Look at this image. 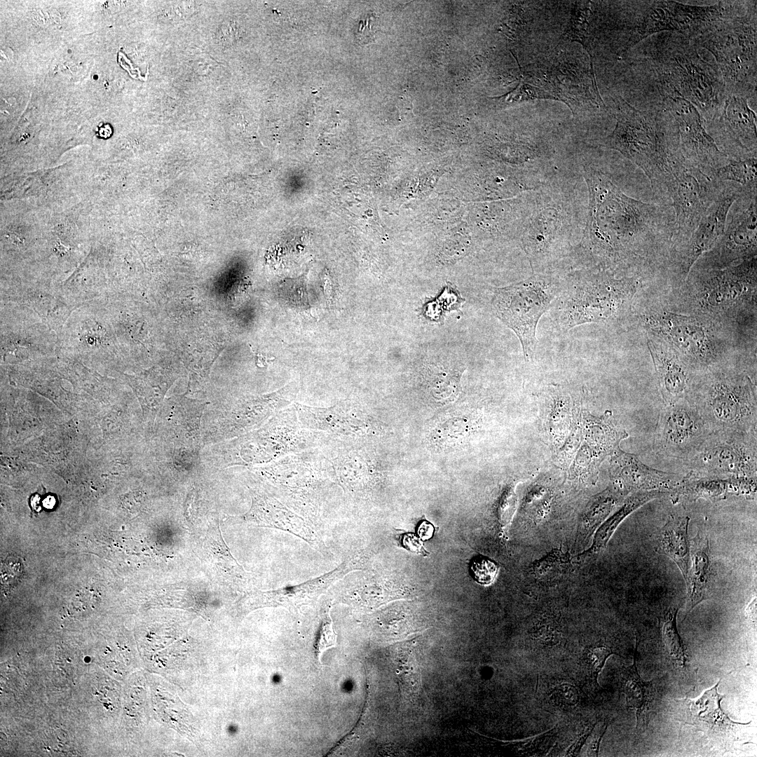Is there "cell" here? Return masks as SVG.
Returning a JSON list of instances; mask_svg holds the SVG:
<instances>
[{
	"label": "cell",
	"instance_id": "obj_1",
	"mask_svg": "<svg viewBox=\"0 0 757 757\" xmlns=\"http://www.w3.org/2000/svg\"><path fill=\"white\" fill-rule=\"evenodd\" d=\"M586 179L591 194L589 237L603 255L633 253L655 242L674 240L671 205L627 196L600 171H587Z\"/></svg>",
	"mask_w": 757,
	"mask_h": 757
},
{
	"label": "cell",
	"instance_id": "obj_2",
	"mask_svg": "<svg viewBox=\"0 0 757 757\" xmlns=\"http://www.w3.org/2000/svg\"><path fill=\"white\" fill-rule=\"evenodd\" d=\"M616 124L602 145L618 151L638 166L649 179L653 197L667 204L672 170L683 156L674 121L664 111H641L615 96Z\"/></svg>",
	"mask_w": 757,
	"mask_h": 757
},
{
	"label": "cell",
	"instance_id": "obj_3",
	"mask_svg": "<svg viewBox=\"0 0 757 757\" xmlns=\"http://www.w3.org/2000/svg\"><path fill=\"white\" fill-rule=\"evenodd\" d=\"M659 83V92L675 94L692 103L703 118L720 115L728 96L712 55L692 39L675 32L656 36L645 50Z\"/></svg>",
	"mask_w": 757,
	"mask_h": 757
},
{
	"label": "cell",
	"instance_id": "obj_4",
	"mask_svg": "<svg viewBox=\"0 0 757 757\" xmlns=\"http://www.w3.org/2000/svg\"><path fill=\"white\" fill-rule=\"evenodd\" d=\"M756 1H735L692 40L714 57L728 95L756 97Z\"/></svg>",
	"mask_w": 757,
	"mask_h": 757
},
{
	"label": "cell",
	"instance_id": "obj_5",
	"mask_svg": "<svg viewBox=\"0 0 757 757\" xmlns=\"http://www.w3.org/2000/svg\"><path fill=\"white\" fill-rule=\"evenodd\" d=\"M562 287L563 283L554 278L536 275L494 292L492 306L495 313L519 338L526 361L535 353L538 321Z\"/></svg>",
	"mask_w": 757,
	"mask_h": 757
},
{
	"label": "cell",
	"instance_id": "obj_6",
	"mask_svg": "<svg viewBox=\"0 0 757 757\" xmlns=\"http://www.w3.org/2000/svg\"><path fill=\"white\" fill-rule=\"evenodd\" d=\"M731 1L694 6L673 1H637L636 14L628 23L625 50L662 32H675L693 39L710 24L725 15Z\"/></svg>",
	"mask_w": 757,
	"mask_h": 757
},
{
	"label": "cell",
	"instance_id": "obj_7",
	"mask_svg": "<svg viewBox=\"0 0 757 757\" xmlns=\"http://www.w3.org/2000/svg\"><path fill=\"white\" fill-rule=\"evenodd\" d=\"M672 177L667 198L675 216L674 240L686 241L728 182L707 175L685 158L674 165Z\"/></svg>",
	"mask_w": 757,
	"mask_h": 757
},
{
	"label": "cell",
	"instance_id": "obj_8",
	"mask_svg": "<svg viewBox=\"0 0 757 757\" xmlns=\"http://www.w3.org/2000/svg\"><path fill=\"white\" fill-rule=\"evenodd\" d=\"M660 95L663 107L674 121L683 156L711 177L715 170L730 159L709 134L704 118L692 103L673 93L660 92Z\"/></svg>",
	"mask_w": 757,
	"mask_h": 757
},
{
	"label": "cell",
	"instance_id": "obj_9",
	"mask_svg": "<svg viewBox=\"0 0 757 757\" xmlns=\"http://www.w3.org/2000/svg\"><path fill=\"white\" fill-rule=\"evenodd\" d=\"M611 284L581 278L564 284L557 297L554 316L562 331L608 318L615 311L620 298Z\"/></svg>",
	"mask_w": 757,
	"mask_h": 757
},
{
	"label": "cell",
	"instance_id": "obj_10",
	"mask_svg": "<svg viewBox=\"0 0 757 757\" xmlns=\"http://www.w3.org/2000/svg\"><path fill=\"white\" fill-rule=\"evenodd\" d=\"M697 409L706 424L719 432L747 433L756 425V398L746 385L718 383Z\"/></svg>",
	"mask_w": 757,
	"mask_h": 757
},
{
	"label": "cell",
	"instance_id": "obj_11",
	"mask_svg": "<svg viewBox=\"0 0 757 757\" xmlns=\"http://www.w3.org/2000/svg\"><path fill=\"white\" fill-rule=\"evenodd\" d=\"M707 438L694 453L693 465L704 472L730 475L733 477H751L756 472V455L753 443L746 433L721 432Z\"/></svg>",
	"mask_w": 757,
	"mask_h": 757
},
{
	"label": "cell",
	"instance_id": "obj_12",
	"mask_svg": "<svg viewBox=\"0 0 757 757\" xmlns=\"http://www.w3.org/2000/svg\"><path fill=\"white\" fill-rule=\"evenodd\" d=\"M720 681L697 700H674V714L676 719L694 725L711 740L729 744L737 739V731L749 723L732 721L723 712L721 702L725 695L718 693Z\"/></svg>",
	"mask_w": 757,
	"mask_h": 757
},
{
	"label": "cell",
	"instance_id": "obj_13",
	"mask_svg": "<svg viewBox=\"0 0 757 757\" xmlns=\"http://www.w3.org/2000/svg\"><path fill=\"white\" fill-rule=\"evenodd\" d=\"M707 427L698 410L678 402L664 410L657 427L659 448L674 456L693 454L707 438Z\"/></svg>",
	"mask_w": 757,
	"mask_h": 757
},
{
	"label": "cell",
	"instance_id": "obj_14",
	"mask_svg": "<svg viewBox=\"0 0 757 757\" xmlns=\"http://www.w3.org/2000/svg\"><path fill=\"white\" fill-rule=\"evenodd\" d=\"M714 122L719 125V136L730 160L756 158V116L750 109L747 98L728 95L722 111Z\"/></svg>",
	"mask_w": 757,
	"mask_h": 757
},
{
	"label": "cell",
	"instance_id": "obj_15",
	"mask_svg": "<svg viewBox=\"0 0 757 757\" xmlns=\"http://www.w3.org/2000/svg\"><path fill=\"white\" fill-rule=\"evenodd\" d=\"M297 388L296 382L289 383L275 392L245 399L227 409L219 421L222 437L240 435L261 424L291 403Z\"/></svg>",
	"mask_w": 757,
	"mask_h": 757
},
{
	"label": "cell",
	"instance_id": "obj_16",
	"mask_svg": "<svg viewBox=\"0 0 757 757\" xmlns=\"http://www.w3.org/2000/svg\"><path fill=\"white\" fill-rule=\"evenodd\" d=\"M247 519L258 525L278 528L294 535L323 556L332 557L331 552L319 534L315 525L275 498L255 494L252 498V506L247 514Z\"/></svg>",
	"mask_w": 757,
	"mask_h": 757
},
{
	"label": "cell",
	"instance_id": "obj_17",
	"mask_svg": "<svg viewBox=\"0 0 757 757\" xmlns=\"http://www.w3.org/2000/svg\"><path fill=\"white\" fill-rule=\"evenodd\" d=\"M743 191L740 185L728 182L721 195L707 210L697 226L685 241L686 251L682 268L688 273L695 262L711 249L723 235L727 216L732 203Z\"/></svg>",
	"mask_w": 757,
	"mask_h": 757
},
{
	"label": "cell",
	"instance_id": "obj_18",
	"mask_svg": "<svg viewBox=\"0 0 757 757\" xmlns=\"http://www.w3.org/2000/svg\"><path fill=\"white\" fill-rule=\"evenodd\" d=\"M757 189H744L731 205L724 232L718 242L725 254L738 257L756 250ZM717 242V243H718Z\"/></svg>",
	"mask_w": 757,
	"mask_h": 757
},
{
	"label": "cell",
	"instance_id": "obj_19",
	"mask_svg": "<svg viewBox=\"0 0 757 757\" xmlns=\"http://www.w3.org/2000/svg\"><path fill=\"white\" fill-rule=\"evenodd\" d=\"M365 552L354 553L334 569L306 582L284 587L276 590L261 592L255 596L261 601L289 606L310 601L325 593L350 572L363 567L367 561Z\"/></svg>",
	"mask_w": 757,
	"mask_h": 757
},
{
	"label": "cell",
	"instance_id": "obj_20",
	"mask_svg": "<svg viewBox=\"0 0 757 757\" xmlns=\"http://www.w3.org/2000/svg\"><path fill=\"white\" fill-rule=\"evenodd\" d=\"M301 425L306 428L343 436H360L370 430L369 420L359 411L343 404L315 407L294 404Z\"/></svg>",
	"mask_w": 757,
	"mask_h": 757
},
{
	"label": "cell",
	"instance_id": "obj_21",
	"mask_svg": "<svg viewBox=\"0 0 757 757\" xmlns=\"http://www.w3.org/2000/svg\"><path fill=\"white\" fill-rule=\"evenodd\" d=\"M164 405L163 418L175 446L196 452L200 441V420L205 403L184 395L168 399Z\"/></svg>",
	"mask_w": 757,
	"mask_h": 757
},
{
	"label": "cell",
	"instance_id": "obj_22",
	"mask_svg": "<svg viewBox=\"0 0 757 757\" xmlns=\"http://www.w3.org/2000/svg\"><path fill=\"white\" fill-rule=\"evenodd\" d=\"M618 479L629 490H675L685 477L652 468L642 463L636 456L622 454L616 459Z\"/></svg>",
	"mask_w": 757,
	"mask_h": 757
},
{
	"label": "cell",
	"instance_id": "obj_23",
	"mask_svg": "<svg viewBox=\"0 0 757 757\" xmlns=\"http://www.w3.org/2000/svg\"><path fill=\"white\" fill-rule=\"evenodd\" d=\"M177 378L178 376L172 369L161 365L128 376L146 418L154 419L163 405L166 393Z\"/></svg>",
	"mask_w": 757,
	"mask_h": 757
},
{
	"label": "cell",
	"instance_id": "obj_24",
	"mask_svg": "<svg viewBox=\"0 0 757 757\" xmlns=\"http://www.w3.org/2000/svg\"><path fill=\"white\" fill-rule=\"evenodd\" d=\"M756 478L731 477L719 479L713 477H685L682 484L674 490L678 497L688 499L704 498L720 500L728 495H749L756 491Z\"/></svg>",
	"mask_w": 757,
	"mask_h": 757
},
{
	"label": "cell",
	"instance_id": "obj_25",
	"mask_svg": "<svg viewBox=\"0 0 757 757\" xmlns=\"http://www.w3.org/2000/svg\"><path fill=\"white\" fill-rule=\"evenodd\" d=\"M688 517L671 516L661 528L657 538L656 551L671 559L680 569L687 584L690 571Z\"/></svg>",
	"mask_w": 757,
	"mask_h": 757
},
{
	"label": "cell",
	"instance_id": "obj_26",
	"mask_svg": "<svg viewBox=\"0 0 757 757\" xmlns=\"http://www.w3.org/2000/svg\"><path fill=\"white\" fill-rule=\"evenodd\" d=\"M638 641L634 652V662L623 669L622 685L627 707L635 711L636 732L644 730L648 723L649 713L655 698V690L653 681H644L639 675L636 666Z\"/></svg>",
	"mask_w": 757,
	"mask_h": 757
},
{
	"label": "cell",
	"instance_id": "obj_27",
	"mask_svg": "<svg viewBox=\"0 0 757 757\" xmlns=\"http://www.w3.org/2000/svg\"><path fill=\"white\" fill-rule=\"evenodd\" d=\"M690 553L693 565L686 584L688 594V612L709 597L711 552L708 538L697 533L690 541Z\"/></svg>",
	"mask_w": 757,
	"mask_h": 757
},
{
	"label": "cell",
	"instance_id": "obj_28",
	"mask_svg": "<svg viewBox=\"0 0 757 757\" xmlns=\"http://www.w3.org/2000/svg\"><path fill=\"white\" fill-rule=\"evenodd\" d=\"M268 479L289 493V496H306L318 486V478L308 468L286 459L264 468Z\"/></svg>",
	"mask_w": 757,
	"mask_h": 757
},
{
	"label": "cell",
	"instance_id": "obj_29",
	"mask_svg": "<svg viewBox=\"0 0 757 757\" xmlns=\"http://www.w3.org/2000/svg\"><path fill=\"white\" fill-rule=\"evenodd\" d=\"M651 353L657 373L659 385L668 405L679 402L688 386L683 367L674 357L652 348Z\"/></svg>",
	"mask_w": 757,
	"mask_h": 757
},
{
	"label": "cell",
	"instance_id": "obj_30",
	"mask_svg": "<svg viewBox=\"0 0 757 757\" xmlns=\"http://www.w3.org/2000/svg\"><path fill=\"white\" fill-rule=\"evenodd\" d=\"M665 493H669V491H639L630 497L615 514L601 526L594 536L592 545L588 552L596 554L601 551L606 547L617 527L627 516L646 503L660 497Z\"/></svg>",
	"mask_w": 757,
	"mask_h": 757
},
{
	"label": "cell",
	"instance_id": "obj_31",
	"mask_svg": "<svg viewBox=\"0 0 757 757\" xmlns=\"http://www.w3.org/2000/svg\"><path fill=\"white\" fill-rule=\"evenodd\" d=\"M397 674L402 692L409 698L416 697L421 687V677L414 648L403 645L396 655Z\"/></svg>",
	"mask_w": 757,
	"mask_h": 757
},
{
	"label": "cell",
	"instance_id": "obj_32",
	"mask_svg": "<svg viewBox=\"0 0 757 757\" xmlns=\"http://www.w3.org/2000/svg\"><path fill=\"white\" fill-rule=\"evenodd\" d=\"M757 160L756 157L730 160L725 165L715 170L712 177L723 182H732L743 188H757Z\"/></svg>",
	"mask_w": 757,
	"mask_h": 757
},
{
	"label": "cell",
	"instance_id": "obj_33",
	"mask_svg": "<svg viewBox=\"0 0 757 757\" xmlns=\"http://www.w3.org/2000/svg\"><path fill=\"white\" fill-rule=\"evenodd\" d=\"M459 375L457 371L444 367L430 366L425 372L426 386L437 400L453 399L459 387Z\"/></svg>",
	"mask_w": 757,
	"mask_h": 757
},
{
	"label": "cell",
	"instance_id": "obj_34",
	"mask_svg": "<svg viewBox=\"0 0 757 757\" xmlns=\"http://www.w3.org/2000/svg\"><path fill=\"white\" fill-rule=\"evenodd\" d=\"M667 325L669 334L678 346L692 354L701 351L704 334L698 327L676 315L667 318Z\"/></svg>",
	"mask_w": 757,
	"mask_h": 757
},
{
	"label": "cell",
	"instance_id": "obj_35",
	"mask_svg": "<svg viewBox=\"0 0 757 757\" xmlns=\"http://www.w3.org/2000/svg\"><path fill=\"white\" fill-rule=\"evenodd\" d=\"M678 608L670 609L664 615L662 625V633L664 645L676 662L683 666L687 660V654L676 627V616Z\"/></svg>",
	"mask_w": 757,
	"mask_h": 757
},
{
	"label": "cell",
	"instance_id": "obj_36",
	"mask_svg": "<svg viewBox=\"0 0 757 757\" xmlns=\"http://www.w3.org/2000/svg\"><path fill=\"white\" fill-rule=\"evenodd\" d=\"M616 654L611 646L595 645L587 647L582 654V661L590 677L592 684L597 687L598 677L606 660L611 655Z\"/></svg>",
	"mask_w": 757,
	"mask_h": 757
},
{
	"label": "cell",
	"instance_id": "obj_37",
	"mask_svg": "<svg viewBox=\"0 0 757 757\" xmlns=\"http://www.w3.org/2000/svg\"><path fill=\"white\" fill-rule=\"evenodd\" d=\"M589 10L585 8H575L571 18L570 26L565 35L572 41L581 43L590 55L592 60V39L587 31Z\"/></svg>",
	"mask_w": 757,
	"mask_h": 757
},
{
	"label": "cell",
	"instance_id": "obj_38",
	"mask_svg": "<svg viewBox=\"0 0 757 757\" xmlns=\"http://www.w3.org/2000/svg\"><path fill=\"white\" fill-rule=\"evenodd\" d=\"M569 557L555 551L539 560L534 565V572L541 579H550L563 574L568 569Z\"/></svg>",
	"mask_w": 757,
	"mask_h": 757
},
{
	"label": "cell",
	"instance_id": "obj_39",
	"mask_svg": "<svg viewBox=\"0 0 757 757\" xmlns=\"http://www.w3.org/2000/svg\"><path fill=\"white\" fill-rule=\"evenodd\" d=\"M331 605L326 607L322 616L317 639L315 643L318 660L321 662L322 654L331 647L336 645V634L333 627V621L330 615Z\"/></svg>",
	"mask_w": 757,
	"mask_h": 757
},
{
	"label": "cell",
	"instance_id": "obj_40",
	"mask_svg": "<svg viewBox=\"0 0 757 757\" xmlns=\"http://www.w3.org/2000/svg\"><path fill=\"white\" fill-rule=\"evenodd\" d=\"M470 568L474 578L479 583L485 585L493 582L498 572L497 565L485 557L475 559Z\"/></svg>",
	"mask_w": 757,
	"mask_h": 757
},
{
	"label": "cell",
	"instance_id": "obj_41",
	"mask_svg": "<svg viewBox=\"0 0 757 757\" xmlns=\"http://www.w3.org/2000/svg\"><path fill=\"white\" fill-rule=\"evenodd\" d=\"M553 700L559 704L573 707L580 700V693L574 685L570 683H561L555 686L552 691Z\"/></svg>",
	"mask_w": 757,
	"mask_h": 757
},
{
	"label": "cell",
	"instance_id": "obj_42",
	"mask_svg": "<svg viewBox=\"0 0 757 757\" xmlns=\"http://www.w3.org/2000/svg\"><path fill=\"white\" fill-rule=\"evenodd\" d=\"M608 726V721H601L598 723H596L592 732L588 736L586 742H587L586 756H598L600 743L601 739L605 734Z\"/></svg>",
	"mask_w": 757,
	"mask_h": 757
},
{
	"label": "cell",
	"instance_id": "obj_43",
	"mask_svg": "<svg viewBox=\"0 0 757 757\" xmlns=\"http://www.w3.org/2000/svg\"><path fill=\"white\" fill-rule=\"evenodd\" d=\"M22 566L20 561L16 558H8L1 566V581L5 584L15 582L20 577Z\"/></svg>",
	"mask_w": 757,
	"mask_h": 757
},
{
	"label": "cell",
	"instance_id": "obj_44",
	"mask_svg": "<svg viewBox=\"0 0 757 757\" xmlns=\"http://www.w3.org/2000/svg\"><path fill=\"white\" fill-rule=\"evenodd\" d=\"M595 724L596 723L590 724L585 729V730L582 733L580 734V735L576 738L574 742L569 746L567 751L566 752L565 756H578L582 746L586 742V740L590 732H592Z\"/></svg>",
	"mask_w": 757,
	"mask_h": 757
},
{
	"label": "cell",
	"instance_id": "obj_45",
	"mask_svg": "<svg viewBox=\"0 0 757 757\" xmlns=\"http://www.w3.org/2000/svg\"><path fill=\"white\" fill-rule=\"evenodd\" d=\"M375 22L374 19H371V16L367 17L365 20H362L359 22V27H357V36L360 41H368L371 36L374 33L371 31V27Z\"/></svg>",
	"mask_w": 757,
	"mask_h": 757
},
{
	"label": "cell",
	"instance_id": "obj_46",
	"mask_svg": "<svg viewBox=\"0 0 757 757\" xmlns=\"http://www.w3.org/2000/svg\"><path fill=\"white\" fill-rule=\"evenodd\" d=\"M57 14L58 13L54 14L53 12L48 11H36V13L34 14V16L38 23L46 25L48 22V24L50 25V22H53L58 23L60 17Z\"/></svg>",
	"mask_w": 757,
	"mask_h": 757
},
{
	"label": "cell",
	"instance_id": "obj_47",
	"mask_svg": "<svg viewBox=\"0 0 757 757\" xmlns=\"http://www.w3.org/2000/svg\"><path fill=\"white\" fill-rule=\"evenodd\" d=\"M403 544L405 547L413 552L421 553L423 550L422 543L412 534H407L404 536Z\"/></svg>",
	"mask_w": 757,
	"mask_h": 757
},
{
	"label": "cell",
	"instance_id": "obj_48",
	"mask_svg": "<svg viewBox=\"0 0 757 757\" xmlns=\"http://www.w3.org/2000/svg\"><path fill=\"white\" fill-rule=\"evenodd\" d=\"M433 531V526L428 521L421 522L418 528V534L422 540H428L432 536Z\"/></svg>",
	"mask_w": 757,
	"mask_h": 757
},
{
	"label": "cell",
	"instance_id": "obj_49",
	"mask_svg": "<svg viewBox=\"0 0 757 757\" xmlns=\"http://www.w3.org/2000/svg\"><path fill=\"white\" fill-rule=\"evenodd\" d=\"M55 500L53 497L48 496L43 501L44 506L46 508H52L55 505Z\"/></svg>",
	"mask_w": 757,
	"mask_h": 757
}]
</instances>
